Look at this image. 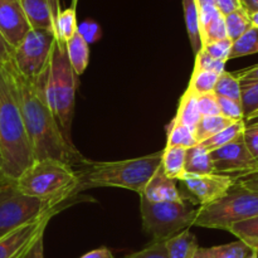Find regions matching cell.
Here are the masks:
<instances>
[{"instance_id":"f35d334b","label":"cell","mask_w":258,"mask_h":258,"mask_svg":"<svg viewBox=\"0 0 258 258\" xmlns=\"http://www.w3.org/2000/svg\"><path fill=\"white\" fill-rule=\"evenodd\" d=\"M77 30L81 34V37H82L88 44L97 42V40H100L101 37H102V29H101L100 24L96 23L95 20H85V22H82L78 25Z\"/></svg>"},{"instance_id":"d4e9b609","label":"cell","mask_w":258,"mask_h":258,"mask_svg":"<svg viewBox=\"0 0 258 258\" xmlns=\"http://www.w3.org/2000/svg\"><path fill=\"white\" fill-rule=\"evenodd\" d=\"M77 13L75 8L60 10L55 17L54 35L58 42L67 43L77 32Z\"/></svg>"},{"instance_id":"836d02e7","label":"cell","mask_w":258,"mask_h":258,"mask_svg":"<svg viewBox=\"0 0 258 258\" xmlns=\"http://www.w3.org/2000/svg\"><path fill=\"white\" fill-rule=\"evenodd\" d=\"M217 101H218L219 112L223 117L229 118L232 121H244L243 111H242V105L238 101L231 100V98L219 97L217 96Z\"/></svg>"},{"instance_id":"8fae6325","label":"cell","mask_w":258,"mask_h":258,"mask_svg":"<svg viewBox=\"0 0 258 258\" xmlns=\"http://www.w3.org/2000/svg\"><path fill=\"white\" fill-rule=\"evenodd\" d=\"M209 155H211L212 163H213L214 173L217 174L242 175V174L258 170L257 160L251 155L242 136L237 140L212 151L209 153Z\"/></svg>"},{"instance_id":"3957f363","label":"cell","mask_w":258,"mask_h":258,"mask_svg":"<svg viewBox=\"0 0 258 258\" xmlns=\"http://www.w3.org/2000/svg\"><path fill=\"white\" fill-rule=\"evenodd\" d=\"M163 151L118 161H90L83 159L78 173V191L96 186H115L141 196L161 165Z\"/></svg>"},{"instance_id":"11a10c76","label":"cell","mask_w":258,"mask_h":258,"mask_svg":"<svg viewBox=\"0 0 258 258\" xmlns=\"http://www.w3.org/2000/svg\"><path fill=\"white\" fill-rule=\"evenodd\" d=\"M4 179H5V178H3V176H2V175H0V184H2V183H3V180H4Z\"/></svg>"},{"instance_id":"db71d44e","label":"cell","mask_w":258,"mask_h":258,"mask_svg":"<svg viewBox=\"0 0 258 258\" xmlns=\"http://www.w3.org/2000/svg\"><path fill=\"white\" fill-rule=\"evenodd\" d=\"M78 2H80V0H72V5H71V8H77V4H78Z\"/></svg>"},{"instance_id":"681fc988","label":"cell","mask_w":258,"mask_h":258,"mask_svg":"<svg viewBox=\"0 0 258 258\" xmlns=\"http://www.w3.org/2000/svg\"><path fill=\"white\" fill-rule=\"evenodd\" d=\"M198 8L206 7V5H214V0H197Z\"/></svg>"},{"instance_id":"ba28073f","label":"cell","mask_w":258,"mask_h":258,"mask_svg":"<svg viewBox=\"0 0 258 258\" xmlns=\"http://www.w3.org/2000/svg\"><path fill=\"white\" fill-rule=\"evenodd\" d=\"M58 211V204L20 193L14 181L0 184V238L14 229Z\"/></svg>"},{"instance_id":"83f0119b","label":"cell","mask_w":258,"mask_h":258,"mask_svg":"<svg viewBox=\"0 0 258 258\" xmlns=\"http://www.w3.org/2000/svg\"><path fill=\"white\" fill-rule=\"evenodd\" d=\"M224 23H226L227 37L232 42L238 39L249 28L253 27L251 22V17H249V14L243 8H239V9L234 10L231 14L226 15L224 17Z\"/></svg>"},{"instance_id":"6f0895ef","label":"cell","mask_w":258,"mask_h":258,"mask_svg":"<svg viewBox=\"0 0 258 258\" xmlns=\"http://www.w3.org/2000/svg\"><path fill=\"white\" fill-rule=\"evenodd\" d=\"M0 175H2V173H0Z\"/></svg>"},{"instance_id":"4fadbf2b","label":"cell","mask_w":258,"mask_h":258,"mask_svg":"<svg viewBox=\"0 0 258 258\" xmlns=\"http://www.w3.org/2000/svg\"><path fill=\"white\" fill-rule=\"evenodd\" d=\"M32 29L20 0H0V35L12 49Z\"/></svg>"},{"instance_id":"e575fe53","label":"cell","mask_w":258,"mask_h":258,"mask_svg":"<svg viewBox=\"0 0 258 258\" xmlns=\"http://www.w3.org/2000/svg\"><path fill=\"white\" fill-rule=\"evenodd\" d=\"M194 68H197V70L211 71V72L217 73V75L219 76L226 71V62L214 59V58H212L211 55L202 48V49L196 54V66H194Z\"/></svg>"},{"instance_id":"816d5d0a","label":"cell","mask_w":258,"mask_h":258,"mask_svg":"<svg viewBox=\"0 0 258 258\" xmlns=\"http://www.w3.org/2000/svg\"><path fill=\"white\" fill-rule=\"evenodd\" d=\"M50 2L53 3V5H54L55 8H57V9H59V10H62L60 9V4H59V0H50Z\"/></svg>"},{"instance_id":"603a6c76","label":"cell","mask_w":258,"mask_h":258,"mask_svg":"<svg viewBox=\"0 0 258 258\" xmlns=\"http://www.w3.org/2000/svg\"><path fill=\"white\" fill-rule=\"evenodd\" d=\"M184 19H185L186 32L189 42L194 54L202 49L201 28H199V8L197 0H183Z\"/></svg>"},{"instance_id":"9f6ffc18","label":"cell","mask_w":258,"mask_h":258,"mask_svg":"<svg viewBox=\"0 0 258 258\" xmlns=\"http://www.w3.org/2000/svg\"><path fill=\"white\" fill-rule=\"evenodd\" d=\"M257 163H258V159H257Z\"/></svg>"},{"instance_id":"52a82bcc","label":"cell","mask_w":258,"mask_h":258,"mask_svg":"<svg viewBox=\"0 0 258 258\" xmlns=\"http://www.w3.org/2000/svg\"><path fill=\"white\" fill-rule=\"evenodd\" d=\"M143 228L153 241H166L189 229L196 221L198 209L188 199L178 202H151L140 197Z\"/></svg>"},{"instance_id":"30bf717a","label":"cell","mask_w":258,"mask_h":258,"mask_svg":"<svg viewBox=\"0 0 258 258\" xmlns=\"http://www.w3.org/2000/svg\"><path fill=\"white\" fill-rule=\"evenodd\" d=\"M58 212V211H57ZM57 212L47 214L14 229L0 238V258H25L35 242L44 236L50 218Z\"/></svg>"},{"instance_id":"bcb514c9","label":"cell","mask_w":258,"mask_h":258,"mask_svg":"<svg viewBox=\"0 0 258 258\" xmlns=\"http://www.w3.org/2000/svg\"><path fill=\"white\" fill-rule=\"evenodd\" d=\"M13 49L8 45V43L5 42L4 38L0 35V63H5L12 58Z\"/></svg>"},{"instance_id":"4316f807","label":"cell","mask_w":258,"mask_h":258,"mask_svg":"<svg viewBox=\"0 0 258 258\" xmlns=\"http://www.w3.org/2000/svg\"><path fill=\"white\" fill-rule=\"evenodd\" d=\"M228 232L247 244L252 251L258 252V216L232 224Z\"/></svg>"},{"instance_id":"60d3db41","label":"cell","mask_w":258,"mask_h":258,"mask_svg":"<svg viewBox=\"0 0 258 258\" xmlns=\"http://www.w3.org/2000/svg\"><path fill=\"white\" fill-rule=\"evenodd\" d=\"M234 180L248 190L258 194V170L252 173L242 174V175H234Z\"/></svg>"},{"instance_id":"5bb4252c","label":"cell","mask_w":258,"mask_h":258,"mask_svg":"<svg viewBox=\"0 0 258 258\" xmlns=\"http://www.w3.org/2000/svg\"><path fill=\"white\" fill-rule=\"evenodd\" d=\"M20 4L32 29L54 33L55 17L60 10L50 0H20Z\"/></svg>"},{"instance_id":"ac0fdd59","label":"cell","mask_w":258,"mask_h":258,"mask_svg":"<svg viewBox=\"0 0 258 258\" xmlns=\"http://www.w3.org/2000/svg\"><path fill=\"white\" fill-rule=\"evenodd\" d=\"M184 173L190 174V175H207V174L214 173L211 155L201 144L186 149Z\"/></svg>"},{"instance_id":"f1b7e54d","label":"cell","mask_w":258,"mask_h":258,"mask_svg":"<svg viewBox=\"0 0 258 258\" xmlns=\"http://www.w3.org/2000/svg\"><path fill=\"white\" fill-rule=\"evenodd\" d=\"M256 53H258V28L251 27L242 37L233 42L229 59L256 54Z\"/></svg>"},{"instance_id":"5b68a950","label":"cell","mask_w":258,"mask_h":258,"mask_svg":"<svg viewBox=\"0 0 258 258\" xmlns=\"http://www.w3.org/2000/svg\"><path fill=\"white\" fill-rule=\"evenodd\" d=\"M77 86L78 76L68 60L66 43L55 39L49 62L47 98L50 110L54 113L60 130L68 141H71V126L75 113Z\"/></svg>"},{"instance_id":"7dc6e473","label":"cell","mask_w":258,"mask_h":258,"mask_svg":"<svg viewBox=\"0 0 258 258\" xmlns=\"http://www.w3.org/2000/svg\"><path fill=\"white\" fill-rule=\"evenodd\" d=\"M241 7L248 13L249 15L258 12V0H239Z\"/></svg>"},{"instance_id":"e0dca14e","label":"cell","mask_w":258,"mask_h":258,"mask_svg":"<svg viewBox=\"0 0 258 258\" xmlns=\"http://www.w3.org/2000/svg\"><path fill=\"white\" fill-rule=\"evenodd\" d=\"M68 60L77 76L82 75L90 63V44L77 32L66 43Z\"/></svg>"},{"instance_id":"d590c367","label":"cell","mask_w":258,"mask_h":258,"mask_svg":"<svg viewBox=\"0 0 258 258\" xmlns=\"http://www.w3.org/2000/svg\"><path fill=\"white\" fill-rule=\"evenodd\" d=\"M232 44H233V42L229 38H224V39L204 45L203 49L214 59L227 62L229 59V54H231Z\"/></svg>"},{"instance_id":"f6af8a7d","label":"cell","mask_w":258,"mask_h":258,"mask_svg":"<svg viewBox=\"0 0 258 258\" xmlns=\"http://www.w3.org/2000/svg\"><path fill=\"white\" fill-rule=\"evenodd\" d=\"M25 258H44V247H43V237L38 239Z\"/></svg>"},{"instance_id":"f5cc1de1","label":"cell","mask_w":258,"mask_h":258,"mask_svg":"<svg viewBox=\"0 0 258 258\" xmlns=\"http://www.w3.org/2000/svg\"><path fill=\"white\" fill-rule=\"evenodd\" d=\"M246 258H258V252L253 251L251 254H248V256H247Z\"/></svg>"},{"instance_id":"9a60e30c","label":"cell","mask_w":258,"mask_h":258,"mask_svg":"<svg viewBox=\"0 0 258 258\" xmlns=\"http://www.w3.org/2000/svg\"><path fill=\"white\" fill-rule=\"evenodd\" d=\"M199 28H201L202 48L209 43L228 38L224 15L221 14L216 5H206L199 8Z\"/></svg>"},{"instance_id":"ab89813d","label":"cell","mask_w":258,"mask_h":258,"mask_svg":"<svg viewBox=\"0 0 258 258\" xmlns=\"http://www.w3.org/2000/svg\"><path fill=\"white\" fill-rule=\"evenodd\" d=\"M247 149L254 159H258V125H246L242 135Z\"/></svg>"},{"instance_id":"4dcf8cb0","label":"cell","mask_w":258,"mask_h":258,"mask_svg":"<svg viewBox=\"0 0 258 258\" xmlns=\"http://www.w3.org/2000/svg\"><path fill=\"white\" fill-rule=\"evenodd\" d=\"M214 95L219 97L231 98V100L241 102V83L239 80L231 72L224 71L222 75H219L214 86Z\"/></svg>"},{"instance_id":"7bdbcfd3","label":"cell","mask_w":258,"mask_h":258,"mask_svg":"<svg viewBox=\"0 0 258 258\" xmlns=\"http://www.w3.org/2000/svg\"><path fill=\"white\" fill-rule=\"evenodd\" d=\"M239 81H258V64L252 66V67L241 70L238 72L233 73Z\"/></svg>"},{"instance_id":"74e56055","label":"cell","mask_w":258,"mask_h":258,"mask_svg":"<svg viewBox=\"0 0 258 258\" xmlns=\"http://www.w3.org/2000/svg\"><path fill=\"white\" fill-rule=\"evenodd\" d=\"M197 103H198V108L202 117H203V116L221 115V112H219L218 101H217V96L214 95V92L197 96Z\"/></svg>"},{"instance_id":"7a4b0ae2","label":"cell","mask_w":258,"mask_h":258,"mask_svg":"<svg viewBox=\"0 0 258 258\" xmlns=\"http://www.w3.org/2000/svg\"><path fill=\"white\" fill-rule=\"evenodd\" d=\"M34 161L8 63H0V173L15 181Z\"/></svg>"},{"instance_id":"44dd1931","label":"cell","mask_w":258,"mask_h":258,"mask_svg":"<svg viewBox=\"0 0 258 258\" xmlns=\"http://www.w3.org/2000/svg\"><path fill=\"white\" fill-rule=\"evenodd\" d=\"M201 118L202 115L199 112L198 103H197V95H194L190 90L186 88V91L179 101L178 112H176L174 120L180 125L190 128L194 133Z\"/></svg>"},{"instance_id":"d6986e66","label":"cell","mask_w":258,"mask_h":258,"mask_svg":"<svg viewBox=\"0 0 258 258\" xmlns=\"http://www.w3.org/2000/svg\"><path fill=\"white\" fill-rule=\"evenodd\" d=\"M198 248L196 236L189 229L166 239L168 258H194Z\"/></svg>"},{"instance_id":"cb8c5ba5","label":"cell","mask_w":258,"mask_h":258,"mask_svg":"<svg viewBox=\"0 0 258 258\" xmlns=\"http://www.w3.org/2000/svg\"><path fill=\"white\" fill-rule=\"evenodd\" d=\"M234 121L223 117L222 115L203 116L201 118V121L198 122V125H197L196 130H194V136H196L197 144H202L203 141L208 140L209 138L218 134L219 131L224 130V128L228 127Z\"/></svg>"},{"instance_id":"7c38bea8","label":"cell","mask_w":258,"mask_h":258,"mask_svg":"<svg viewBox=\"0 0 258 258\" xmlns=\"http://www.w3.org/2000/svg\"><path fill=\"white\" fill-rule=\"evenodd\" d=\"M180 181L201 206L218 201L236 183L234 176L217 173L207 175H190L184 173Z\"/></svg>"},{"instance_id":"484cf974","label":"cell","mask_w":258,"mask_h":258,"mask_svg":"<svg viewBox=\"0 0 258 258\" xmlns=\"http://www.w3.org/2000/svg\"><path fill=\"white\" fill-rule=\"evenodd\" d=\"M244 127H246L244 121H237V122H233L232 125H229L228 127H226L224 130L219 131L218 134H216L214 136L209 138L208 140L203 141L201 145L203 146L208 153H212V151L217 150V149L222 148V146L227 145V144L232 143V141L241 138V136L243 135Z\"/></svg>"},{"instance_id":"d6a6232c","label":"cell","mask_w":258,"mask_h":258,"mask_svg":"<svg viewBox=\"0 0 258 258\" xmlns=\"http://www.w3.org/2000/svg\"><path fill=\"white\" fill-rule=\"evenodd\" d=\"M241 83V105L243 117L258 112V81H239Z\"/></svg>"},{"instance_id":"b9f144b4","label":"cell","mask_w":258,"mask_h":258,"mask_svg":"<svg viewBox=\"0 0 258 258\" xmlns=\"http://www.w3.org/2000/svg\"><path fill=\"white\" fill-rule=\"evenodd\" d=\"M214 5L224 17L242 8L239 0H214Z\"/></svg>"},{"instance_id":"ffe728a7","label":"cell","mask_w":258,"mask_h":258,"mask_svg":"<svg viewBox=\"0 0 258 258\" xmlns=\"http://www.w3.org/2000/svg\"><path fill=\"white\" fill-rule=\"evenodd\" d=\"M252 252L243 242L236 241L221 246L199 247L194 258H246Z\"/></svg>"},{"instance_id":"f546056e","label":"cell","mask_w":258,"mask_h":258,"mask_svg":"<svg viewBox=\"0 0 258 258\" xmlns=\"http://www.w3.org/2000/svg\"><path fill=\"white\" fill-rule=\"evenodd\" d=\"M197 145L196 136L190 128L180 125L173 118L170 126L168 127V138L166 146H179V148L190 149Z\"/></svg>"},{"instance_id":"6da1fadb","label":"cell","mask_w":258,"mask_h":258,"mask_svg":"<svg viewBox=\"0 0 258 258\" xmlns=\"http://www.w3.org/2000/svg\"><path fill=\"white\" fill-rule=\"evenodd\" d=\"M7 63L15 83L18 101L34 160L57 159L72 166L82 163L83 158L73 146L72 141H68L62 133L48 103L47 81L49 66L42 75L34 80H29L17 72L12 58Z\"/></svg>"},{"instance_id":"8d00e7d4","label":"cell","mask_w":258,"mask_h":258,"mask_svg":"<svg viewBox=\"0 0 258 258\" xmlns=\"http://www.w3.org/2000/svg\"><path fill=\"white\" fill-rule=\"evenodd\" d=\"M123 258H168L166 241H153L141 251L131 253Z\"/></svg>"},{"instance_id":"1f68e13d","label":"cell","mask_w":258,"mask_h":258,"mask_svg":"<svg viewBox=\"0 0 258 258\" xmlns=\"http://www.w3.org/2000/svg\"><path fill=\"white\" fill-rule=\"evenodd\" d=\"M218 77L219 76L217 73L211 72V71L194 68L193 75H191L190 81H189L188 90H190L197 96L213 92Z\"/></svg>"},{"instance_id":"8992f818","label":"cell","mask_w":258,"mask_h":258,"mask_svg":"<svg viewBox=\"0 0 258 258\" xmlns=\"http://www.w3.org/2000/svg\"><path fill=\"white\" fill-rule=\"evenodd\" d=\"M258 216V194L236 183L222 198L198 208L193 226L228 231L238 222Z\"/></svg>"},{"instance_id":"7402d4cb","label":"cell","mask_w":258,"mask_h":258,"mask_svg":"<svg viewBox=\"0 0 258 258\" xmlns=\"http://www.w3.org/2000/svg\"><path fill=\"white\" fill-rule=\"evenodd\" d=\"M186 149L179 146H166L163 150L161 158V170L173 180H180L184 175V164H185Z\"/></svg>"},{"instance_id":"2e32d148","label":"cell","mask_w":258,"mask_h":258,"mask_svg":"<svg viewBox=\"0 0 258 258\" xmlns=\"http://www.w3.org/2000/svg\"><path fill=\"white\" fill-rule=\"evenodd\" d=\"M140 197L151 202H178L186 199L176 186L175 180L165 176L161 168L151 178Z\"/></svg>"},{"instance_id":"277c9868","label":"cell","mask_w":258,"mask_h":258,"mask_svg":"<svg viewBox=\"0 0 258 258\" xmlns=\"http://www.w3.org/2000/svg\"><path fill=\"white\" fill-rule=\"evenodd\" d=\"M14 184L25 196L59 206L77 193L80 175L71 164L48 158L33 161Z\"/></svg>"},{"instance_id":"9c48e42d","label":"cell","mask_w":258,"mask_h":258,"mask_svg":"<svg viewBox=\"0 0 258 258\" xmlns=\"http://www.w3.org/2000/svg\"><path fill=\"white\" fill-rule=\"evenodd\" d=\"M54 33L42 29H30L22 42L13 49L12 62L23 77L34 80L48 68L50 62Z\"/></svg>"},{"instance_id":"c3c4849f","label":"cell","mask_w":258,"mask_h":258,"mask_svg":"<svg viewBox=\"0 0 258 258\" xmlns=\"http://www.w3.org/2000/svg\"><path fill=\"white\" fill-rule=\"evenodd\" d=\"M244 123H246V125H258V112L249 116V117H247L246 120H244Z\"/></svg>"},{"instance_id":"ee69618b","label":"cell","mask_w":258,"mask_h":258,"mask_svg":"<svg viewBox=\"0 0 258 258\" xmlns=\"http://www.w3.org/2000/svg\"><path fill=\"white\" fill-rule=\"evenodd\" d=\"M80 258H115L113 257L112 252L110 251L108 248H97V249H93V251H90L88 253L83 254L82 257Z\"/></svg>"},{"instance_id":"f907efd6","label":"cell","mask_w":258,"mask_h":258,"mask_svg":"<svg viewBox=\"0 0 258 258\" xmlns=\"http://www.w3.org/2000/svg\"><path fill=\"white\" fill-rule=\"evenodd\" d=\"M249 17H251L252 25H253V27L258 28V12L254 13V14H251V15H249Z\"/></svg>"}]
</instances>
